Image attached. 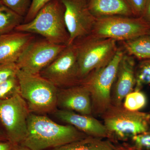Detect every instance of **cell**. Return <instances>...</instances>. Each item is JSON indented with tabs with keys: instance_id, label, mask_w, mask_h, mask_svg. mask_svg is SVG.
<instances>
[{
	"instance_id": "5",
	"label": "cell",
	"mask_w": 150,
	"mask_h": 150,
	"mask_svg": "<svg viewBox=\"0 0 150 150\" xmlns=\"http://www.w3.org/2000/svg\"><path fill=\"white\" fill-rule=\"evenodd\" d=\"M109 139L127 140L150 130V113L111 105L101 115Z\"/></svg>"
},
{
	"instance_id": "9",
	"label": "cell",
	"mask_w": 150,
	"mask_h": 150,
	"mask_svg": "<svg viewBox=\"0 0 150 150\" xmlns=\"http://www.w3.org/2000/svg\"><path fill=\"white\" fill-rule=\"evenodd\" d=\"M39 75L58 88L79 85L82 83L74 43L67 47Z\"/></svg>"
},
{
	"instance_id": "27",
	"label": "cell",
	"mask_w": 150,
	"mask_h": 150,
	"mask_svg": "<svg viewBox=\"0 0 150 150\" xmlns=\"http://www.w3.org/2000/svg\"><path fill=\"white\" fill-rule=\"evenodd\" d=\"M133 11L134 16L141 17L146 0H127Z\"/></svg>"
},
{
	"instance_id": "31",
	"label": "cell",
	"mask_w": 150,
	"mask_h": 150,
	"mask_svg": "<svg viewBox=\"0 0 150 150\" xmlns=\"http://www.w3.org/2000/svg\"><path fill=\"white\" fill-rule=\"evenodd\" d=\"M0 141H8L6 134L3 131L1 126H0Z\"/></svg>"
},
{
	"instance_id": "3",
	"label": "cell",
	"mask_w": 150,
	"mask_h": 150,
	"mask_svg": "<svg viewBox=\"0 0 150 150\" xmlns=\"http://www.w3.org/2000/svg\"><path fill=\"white\" fill-rule=\"evenodd\" d=\"M20 94L30 113L38 115L53 113L57 108L58 89L39 74H32L19 69L17 73Z\"/></svg>"
},
{
	"instance_id": "15",
	"label": "cell",
	"mask_w": 150,
	"mask_h": 150,
	"mask_svg": "<svg viewBox=\"0 0 150 150\" xmlns=\"http://www.w3.org/2000/svg\"><path fill=\"white\" fill-rule=\"evenodd\" d=\"M34 39L33 34L15 30L0 35V64L16 63L25 49Z\"/></svg>"
},
{
	"instance_id": "2",
	"label": "cell",
	"mask_w": 150,
	"mask_h": 150,
	"mask_svg": "<svg viewBox=\"0 0 150 150\" xmlns=\"http://www.w3.org/2000/svg\"><path fill=\"white\" fill-rule=\"evenodd\" d=\"M64 11L60 0H52L32 20L21 23L14 30L39 34L51 43L67 45L69 36L65 24Z\"/></svg>"
},
{
	"instance_id": "28",
	"label": "cell",
	"mask_w": 150,
	"mask_h": 150,
	"mask_svg": "<svg viewBox=\"0 0 150 150\" xmlns=\"http://www.w3.org/2000/svg\"><path fill=\"white\" fill-rule=\"evenodd\" d=\"M141 17L150 25V0H146Z\"/></svg>"
},
{
	"instance_id": "6",
	"label": "cell",
	"mask_w": 150,
	"mask_h": 150,
	"mask_svg": "<svg viewBox=\"0 0 150 150\" xmlns=\"http://www.w3.org/2000/svg\"><path fill=\"white\" fill-rule=\"evenodd\" d=\"M124 54L123 48L119 47L105 67L90 74L82 83L90 92L93 114L95 115L101 116L111 105V90L119 62Z\"/></svg>"
},
{
	"instance_id": "23",
	"label": "cell",
	"mask_w": 150,
	"mask_h": 150,
	"mask_svg": "<svg viewBox=\"0 0 150 150\" xmlns=\"http://www.w3.org/2000/svg\"><path fill=\"white\" fill-rule=\"evenodd\" d=\"M0 2L25 17L29 10L31 0H0Z\"/></svg>"
},
{
	"instance_id": "21",
	"label": "cell",
	"mask_w": 150,
	"mask_h": 150,
	"mask_svg": "<svg viewBox=\"0 0 150 150\" xmlns=\"http://www.w3.org/2000/svg\"><path fill=\"white\" fill-rule=\"evenodd\" d=\"M136 86L134 90H141L150 84V59L140 61L135 68Z\"/></svg>"
},
{
	"instance_id": "33",
	"label": "cell",
	"mask_w": 150,
	"mask_h": 150,
	"mask_svg": "<svg viewBox=\"0 0 150 150\" xmlns=\"http://www.w3.org/2000/svg\"><path fill=\"white\" fill-rule=\"evenodd\" d=\"M149 35L150 37V33L149 34Z\"/></svg>"
},
{
	"instance_id": "1",
	"label": "cell",
	"mask_w": 150,
	"mask_h": 150,
	"mask_svg": "<svg viewBox=\"0 0 150 150\" xmlns=\"http://www.w3.org/2000/svg\"><path fill=\"white\" fill-rule=\"evenodd\" d=\"M26 137L21 144L31 150L62 146L88 137L71 125H61L46 115L30 113Z\"/></svg>"
},
{
	"instance_id": "22",
	"label": "cell",
	"mask_w": 150,
	"mask_h": 150,
	"mask_svg": "<svg viewBox=\"0 0 150 150\" xmlns=\"http://www.w3.org/2000/svg\"><path fill=\"white\" fill-rule=\"evenodd\" d=\"M20 94V85L16 75L0 83V100L8 99Z\"/></svg>"
},
{
	"instance_id": "4",
	"label": "cell",
	"mask_w": 150,
	"mask_h": 150,
	"mask_svg": "<svg viewBox=\"0 0 150 150\" xmlns=\"http://www.w3.org/2000/svg\"><path fill=\"white\" fill-rule=\"evenodd\" d=\"M76 51L81 77L83 81L90 74L105 67L117 53V41L91 34L73 43Z\"/></svg>"
},
{
	"instance_id": "20",
	"label": "cell",
	"mask_w": 150,
	"mask_h": 150,
	"mask_svg": "<svg viewBox=\"0 0 150 150\" xmlns=\"http://www.w3.org/2000/svg\"><path fill=\"white\" fill-rule=\"evenodd\" d=\"M123 107L131 111H138L147 104V97L141 90H134L128 94L124 98Z\"/></svg>"
},
{
	"instance_id": "8",
	"label": "cell",
	"mask_w": 150,
	"mask_h": 150,
	"mask_svg": "<svg viewBox=\"0 0 150 150\" xmlns=\"http://www.w3.org/2000/svg\"><path fill=\"white\" fill-rule=\"evenodd\" d=\"M30 113L20 94L0 100V126L14 145L21 144L25 139Z\"/></svg>"
},
{
	"instance_id": "10",
	"label": "cell",
	"mask_w": 150,
	"mask_h": 150,
	"mask_svg": "<svg viewBox=\"0 0 150 150\" xmlns=\"http://www.w3.org/2000/svg\"><path fill=\"white\" fill-rule=\"evenodd\" d=\"M67 46L51 43L45 38L38 40L34 39L22 53L17 65L20 70L25 72L39 74Z\"/></svg>"
},
{
	"instance_id": "13",
	"label": "cell",
	"mask_w": 150,
	"mask_h": 150,
	"mask_svg": "<svg viewBox=\"0 0 150 150\" xmlns=\"http://www.w3.org/2000/svg\"><path fill=\"white\" fill-rule=\"evenodd\" d=\"M57 107L83 115H92L90 92L82 84L58 89Z\"/></svg>"
},
{
	"instance_id": "32",
	"label": "cell",
	"mask_w": 150,
	"mask_h": 150,
	"mask_svg": "<svg viewBox=\"0 0 150 150\" xmlns=\"http://www.w3.org/2000/svg\"><path fill=\"white\" fill-rule=\"evenodd\" d=\"M114 150H131V149H128L127 148L123 147H117Z\"/></svg>"
},
{
	"instance_id": "30",
	"label": "cell",
	"mask_w": 150,
	"mask_h": 150,
	"mask_svg": "<svg viewBox=\"0 0 150 150\" xmlns=\"http://www.w3.org/2000/svg\"><path fill=\"white\" fill-rule=\"evenodd\" d=\"M11 150H31L21 144L14 145Z\"/></svg>"
},
{
	"instance_id": "7",
	"label": "cell",
	"mask_w": 150,
	"mask_h": 150,
	"mask_svg": "<svg viewBox=\"0 0 150 150\" xmlns=\"http://www.w3.org/2000/svg\"><path fill=\"white\" fill-rule=\"evenodd\" d=\"M150 33V25L142 17L113 16L97 18L91 34L123 41Z\"/></svg>"
},
{
	"instance_id": "29",
	"label": "cell",
	"mask_w": 150,
	"mask_h": 150,
	"mask_svg": "<svg viewBox=\"0 0 150 150\" xmlns=\"http://www.w3.org/2000/svg\"><path fill=\"white\" fill-rule=\"evenodd\" d=\"M14 146L9 141H0V150H11Z\"/></svg>"
},
{
	"instance_id": "17",
	"label": "cell",
	"mask_w": 150,
	"mask_h": 150,
	"mask_svg": "<svg viewBox=\"0 0 150 150\" xmlns=\"http://www.w3.org/2000/svg\"><path fill=\"white\" fill-rule=\"evenodd\" d=\"M116 148L110 140L88 136L51 150H114Z\"/></svg>"
},
{
	"instance_id": "11",
	"label": "cell",
	"mask_w": 150,
	"mask_h": 150,
	"mask_svg": "<svg viewBox=\"0 0 150 150\" xmlns=\"http://www.w3.org/2000/svg\"><path fill=\"white\" fill-rule=\"evenodd\" d=\"M60 1L64 7L65 24L69 36L68 45L91 34L97 18L89 10L88 0Z\"/></svg>"
},
{
	"instance_id": "25",
	"label": "cell",
	"mask_w": 150,
	"mask_h": 150,
	"mask_svg": "<svg viewBox=\"0 0 150 150\" xmlns=\"http://www.w3.org/2000/svg\"><path fill=\"white\" fill-rule=\"evenodd\" d=\"M134 146L139 150H150V130L131 138Z\"/></svg>"
},
{
	"instance_id": "26",
	"label": "cell",
	"mask_w": 150,
	"mask_h": 150,
	"mask_svg": "<svg viewBox=\"0 0 150 150\" xmlns=\"http://www.w3.org/2000/svg\"><path fill=\"white\" fill-rule=\"evenodd\" d=\"M52 0H31L30 7L27 14L24 17L23 23L28 22L32 20L44 6Z\"/></svg>"
},
{
	"instance_id": "16",
	"label": "cell",
	"mask_w": 150,
	"mask_h": 150,
	"mask_svg": "<svg viewBox=\"0 0 150 150\" xmlns=\"http://www.w3.org/2000/svg\"><path fill=\"white\" fill-rule=\"evenodd\" d=\"M88 6L96 18L113 16L135 17L127 0H88Z\"/></svg>"
},
{
	"instance_id": "12",
	"label": "cell",
	"mask_w": 150,
	"mask_h": 150,
	"mask_svg": "<svg viewBox=\"0 0 150 150\" xmlns=\"http://www.w3.org/2000/svg\"><path fill=\"white\" fill-rule=\"evenodd\" d=\"M136 66L134 57L125 53L119 62L111 90V105H122L126 96L134 91L136 83Z\"/></svg>"
},
{
	"instance_id": "34",
	"label": "cell",
	"mask_w": 150,
	"mask_h": 150,
	"mask_svg": "<svg viewBox=\"0 0 150 150\" xmlns=\"http://www.w3.org/2000/svg\"></svg>"
},
{
	"instance_id": "19",
	"label": "cell",
	"mask_w": 150,
	"mask_h": 150,
	"mask_svg": "<svg viewBox=\"0 0 150 150\" xmlns=\"http://www.w3.org/2000/svg\"><path fill=\"white\" fill-rule=\"evenodd\" d=\"M24 19V17L0 2V35L13 31Z\"/></svg>"
},
{
	"instance_id": "24",
	"label": "cell",
	"mask_w": 150,
	"mask_h": 150,
	"mask_svg": "<svg viewBox=\"0 0 150 150\" xmlns=\"http://www.w3.org/2000/svg\"><path fill=\"white\" fill-rule=\"evenodd\" d=\"M19 69L16 63L0 64V83L16 75Z\"/></svg>"
},
{
	"instance_id": "18",
	"label": "cell",
	"mask_w": 150,
	"mask_h": 150,
	"mask_svg": "<svg viewBox=\"0 0 150 150\" xmlns=\"http://www.w3.org/2000/svg\"><path fill=\"white\" fill-rule=\"evenodd\" d=\"M125 53L140 61L150 59V37L142 35L126 41H121Z\"/></svg>"
},
{
	"instance_id": "14",
	"label": "cell",
	"mask_w": 150,
	"mask_h": 150,
	"mask_svg": "<svg viewBox=\"0 0 150 150\" xmlns=\"http://www.w3.org/2000/svg\"><path fill=\"white\" fill-rule=\"evenodd\" d=\"M53 113L60 121L71 125L88 136L108 138V132L103 123L92 115L60 109H56Z\"/></svg>"
}]
</instances>
